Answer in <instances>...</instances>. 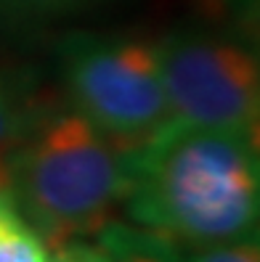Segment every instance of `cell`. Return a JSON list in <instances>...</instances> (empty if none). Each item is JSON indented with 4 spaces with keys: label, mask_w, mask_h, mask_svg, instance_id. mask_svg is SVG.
I'll use <instances>...</instances> for the list:
<instances>
[{
    "label": "cell",
    "mask_w": 260,
    "mask_h": 262,
    "mask_svg": "<svg viewBox=\"0 0 260 262\" xmlns=\"http://www.w3.org/2000/svg\"><path fill=\"white\" fill-rule=\"evenodd\" d=\"M45 262H80V249H77V241H69L64 246H56L53 254L48 252V259Z\"/></svg>",
    "instance_id": "cell-11"
},
{
    "label": "cell",
    "mask_w": 260,
    "mask_h": 262,
    "mask_svg": "<svg viewBox=\"0 0 260 262\" xmlns=\"http://www.w3.org/2000/svg\"><path fill=\"white\" fill-rule=\"evenodd\" d=\"M6 186L48 246L96 236L125 202L122 151L74 109L32 125L6 162Z\"/></svg>",
    "instance_id": "cell-2"
},
{
    "label": "cell",
    "mask_w": 260,
    "mask_h": 262,
    "mask_svg": "<svg viewBox=\"0 0 260 262\" xmlns=\"http://www.w3.org/2000/svg\"><path fill=\"white\" fill-rule=\"evenodd\" d=\"M72 109L125 151L173 119L154 45L77 32L61 42Z\"/></svg>",
    "instance_id": "cell-3"
},
{
    "label": "cell",
    "mask_w": 260,
    "mask_h": 262,
    "mask_svg": "<svg viewBox=\"0 0 260 262\" xmlns=\"http://www.w3.org/2000/svg\"><path fill=\"white\" fill-rule=\"evenodd\" d=\"M135 225L181 246L257 236V133L170 119L122 151Z\"/></svg>",
    "instance_id": "cell-1"
},
{
    "label": "cell",
    "mask_w": 260,
    "mask_h": 262,
    "mask_svg": "<svg viewBox=\"0 0 260 262\" xmlns=\"http://www.w3.org/2000/svg\"><path fill=\"white\" fill-rule=\"evenodd\" d=\"M77 249H80V262H112L98 244H88L83 238H77Z\"/></svg>",
    "instance_id": "cell-10"
},
{
    "label": "cell",
    "mask_w": 260,
    "mask_h": 262,
    "mask_svg": "<svg viewBox=\"0 0 260 262\" xmlns=\"http://www.w3.org/2000/svg\"><path fill=\"white\" fill-rule=\"evenodd\" d=\"M96 238L112 262H189L181 244L135 223L109 220Z\"/></svg>",
    "instance_id": "cell-5"
},
{
    "label": "cell",
    "mask_w": 260,
    "mask_h": 262,
    "mask_svg": "<svg viewBox=\"0 0 260 262\" xmlns=\"http://www.w3.org/2000/svg\"><path fill=\"white\" fill-rule=\"evenodd\" d=\"M154 51L173 119L257 133L260 64L247 40L183 27L167 32Z\"/></svg>",
    "instance_id": "cell-4"
},
{
    "label": "cell",
    "mask_w": 260,
    "mask_h": 262,
    "mask_svg": "<svg viewBox=\"0 0 260 262\" xmlns=\"http://www.w3.org/2000/svg\"><path fill=\"white\" fill-rule=\"evenodd\" d=\"M45 238L24 217L16 199L6 183H0V262H45Z\"/></svg>",
    "instance_id": "cell-6"
},
{
    "label": "cell",
    "mask_w": 260,
    "mask_h": 262,
    "mask_svg": "<svg viewBox=\"0 0 260 262\" xmlns=\"http://www.w3.org/2000/svg\"><path fill=\"white\" fill-rule=\"evenodd\" d=\"M189 262H260L257 236L221 241L207 246H189Z\"/></svg>",
    "instance_id": "cell-8"
},
{
    "label": "cell",
    "mask_w": 260,
    "mask_h": 262,
    "mask_svg": "<svg viewBox=\"0 0 260 262\" xmlns=\"http://www.w3.org/2000/svg\"><path fill=\"white\" fill-rule=\"evenodd\" d=\"M32 125L35 119L22 103L16 88L0 72V183H6V162L11 151L27 138Z\"/></svg>",
    "instance_id": "cell-7"
},
{
    "label": "cell",
    "mask_w": 260,
    "mask_h": 262,
    "mask_svg": "<svg viewBox=\"0 0 260 262\" xmlns=\"http://www.w3.org/2000/svg\"><path fill=\"white\" fill-rule=\"evenodd\" d=\"M8 3L27 11H64V8H77L88 0H8Z\"/></svg>",
    "instance_id": "cell-9"
}]
</instances>
